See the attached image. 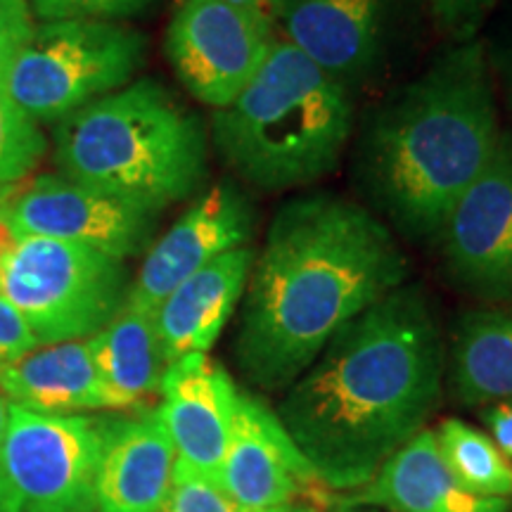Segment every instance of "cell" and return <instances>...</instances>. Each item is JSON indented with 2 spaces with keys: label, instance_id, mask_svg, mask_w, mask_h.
<instances>
[{
  "label": "cell",
  "instance_id": "cell-1",
  "mask_svg": "<svg viewBox=\"0 0 512 512\" xmlns=\"http://www.w3.org/2000/svg\"><path fill=\"white\" fill-rule=\"evenodd\" d=\"M446 382V342L418 285L344 325L283 392L275 415L332 494H354L427 430Z\"/></svg>",
  "mask_w": 512,
  "mask_h": 512
},
{
  "label": "cell",
  "instance_id": "cell-2",
  "mask_svg": "<svg viewBox=\"0 0 512 512\" xmlns=\"http://www.w3.org/2000/svg\"><path fill=\"white\" fill-rule=\"evenodd\" d=\"M408 283V259L375 211L306 192L275 211L254 256L235 358L261 392H285L325 344Z\"/></svg>",
  "mask_w": 512,
  "mask_h": 512
},
{
  "label": "cell",
  "instance_id": "cell-3",
  "mask_svg": "<svg viewBox=\"0 0 512 512\" xmlns=\"http://www.w3.org/2000/svg\"><path fill=\"white\" fill-rule=\"evenodd\" d=\"M501 133L484 43H453L370 124L361 155L370 197L408 238H439Z\"/></svg>",
  "mask_w": 512,
  "mask_h": 512
},
{
  "label": "cell",
  "instance_id": "cell-4",
  "mask_svg": "<svg viewBox=\"0 0 512 512\" xmlns=\"http://www.w3.org/2000/svg\"><path fill=\"white\" fill-rule=\"evenodd\" d=\"M354 131L351 88L275 36L238 98L211 117V140L235 176L261 192L309 188L337 169Z\"/></svg>",
  "mask_w": 512,
  "mask_h": 512
},
{
  "label": "cell",
  "instance_id": "cell-5",
  "mask_svg": "<svg viewBox=\"0 0 512 512\" xmlns=\"http://www.w3.org/2000/svg\"><path fill=\"white\" fill-rule=\"evenodd\" d=\"M207 162L202 119L155 79H133L55 126L62 176L157 214L197 192Z\"/></svg>",
  "mask_w": 512,
  "mask_h": 512
},
{
  "label": "cell",
  "instance_id": "cell-6",
  "mask_svg": "<svg viewBox=\"0 0 512 512\" xmlns=\"http://www.w3.org/2000/svg\"><path fill=\"white\" fill-rule=\"evenodd\" d=\"M128 287L124 261L67 240L17 238L0 264V297L43 347L93 337L124 309Z\"/></svg>",
  "mask_w": 512,
  "mask_h": 512
},
{
  "label": "cell",
  "instance_id": "cell-7",
  "mask_svg": "<svg viewBox=\"0 0 512 512\" xmlns=\"http://www.w3.org/2000/svg\"><path fill=\"white\" fill-rule=\"evenodd\" d=\"M145 48V36L121 22H43L12 64L5 93L34 121L57 124L131 83Z\"/></svg>",
  "mask_w": 512,
  "mask_h": 512
},
{
  "label": "cell",
  "instance_id": "cell-8",
  "mask_svg": "<svg viewBox=\"0 0 512 512\" xmlns=\"http://www.w3.org/2000/svg\"><path fill=\"white\" fill-rule=\"evenodd\" d=\"M112 418L48 415L10 403L0 472L24 512H95V484Z\"/></svg>",
  "mask_w": 512,
  "mask_h": 512
},
{
  "label": "cell",
  "instance_id": "cell-9",
  "mask_svg": "<svg viewBox=\"0 0 512 512\" xmlns=\"http://www.w3.org/2000/svg\"><path fill=\"white\" fill-rule=\"evenodd\" d=\"M275 36L273 19L228 0H178L164 53L192 98L223 110L259 72Z\"/></svg>",
  "mask_w": 512,
  "mask_h": 512
},
{
  "label": "cell",
  "instance_id": "cell-10",
  "mask_svg": "<svg viewBox=\"0 0 512 512\" xmlns=\"http://www.w3.org/2000/svg\"><path fill=\"white\" fill-rule=\"evenodd\" d=\"M157 211L107 195L67 176L43 174L0 204L15 238H53L124 261L152 242Z\"/></svg>",
  "mask_w": 512,
  "mask_h": 512
},
{
  "label": "cell",
  "instance_id": "cell-11",
  "mask_svg": "<svg viewBox=\"0 0 512 512\" xmlns=\"http://www.w3.org/2000/svg\"><path fill=\"white\" fill-rule=\"evenodd\" d=\"M446 271L484 302L512 299V133L503 131L484 166L439 230Z\"/></svg>",
  "mask_w": 512,
  "mask_h": 512
},
{
  "label": "cell",
  "instance_id": "cell-12",
  "mask_svg": "<svg viewBox=\"0 0 512 512\" xmlns=\"http://www.w3.org/2000/svg\"><path fill=\"white\" fill-rule=\"evenodd\" d=\"M256 230V211L245 190L235 183H216L192 200L145 254L143 266L128 287L126 304L155 316L159 304L183 280L202 271L219 256L249 247Z\"/></svg>",
  "mask_w": 512,
  "mask_h": 512
},
{
  "label": "cell",
  "instance_id": "cell-13",
  "mask_svg": "<svg viewBox=\"0 0 512 512\" xmlns=\"http://www.w3.org/2000/svg\"><path fill=\"white\" fill-rule=\"evenodd\" d=\"M216 484L252 512L285 510L304 489L323 486L273 408L252 392H240Z\"/></svg>",
  "mask_w": 512,
  "mask_h": 512
},
{
  "label": "cell",
  "instance_id": "cell-14",
  "mask_svg": "<svg viewBox=\"0 0 512 512\" xmlns=\"http://www.w3.org/2000/svg\"><path fill=\"white\" fill-rule=\"evenodd\" d=\"M159 396L176 465L216 482L240 399L233 377L209 354H190L166 366Z\"/></svg>",
  "mask_w": 512,
  "mask_h": 512
},
{
  "label": "cell",
  "instance_id": "cell-15",
  "mask_svg": "<svg viewBox=\"0 0 512 512\" xmlns=\"http://www.w3.org/2000/svg\"><path fill=\"white\" fill-rule=\"evenodd\" d=\"M278 24L306 60L351 88L380 62L387 0H285Z\"/></svg>",
  "mask_w": 512,
  "mask_h": 512
},
{
  "label": "cell",
  "instance_id": "cell-16",
  "mask_svg": "<svg viewBox=\"0 0 512 512\" xmlns=\"http://www.w3.org/2000/svg\"><path fill=\"white\" fill-rule=\"evenodd\" d=\"M380 508L384 512H510L512 501L470 491L441 456L434 430L399 448L363 489L342 498V510Z\"/></svg>",
  "mask_w": 512,
  "mask_h": 512
},
{
  "label": "cell",
  "instance_id": "cell-17",
  "mask_svg": "<svg viewBox=\"0 0 512 512\" xmlns=\"http://www.w3.org/2000/svg\"><path fill=\"white\" fill-rule=\"evenodd\" d=\"M176 472V451L155 408L114 418L107 430L95 512H159Z\"/></svg>",
  "mask_w": 512,
  "mask_h": 512
},
{
  "label": "cell",
  "instance_id": "cell-18",
  "mask_svg": "<svg viewBox=\"0 0 512 512\" xmlns=\"http://www.w3.org/2000/svg\"><path fill=\"white\" fill-rule=\"evenodd\" d=\"M256 249L240 247L183 280L155 311L166 366L190 354H209L245 297Z\"/></svg>",
  "mask_w": 512,
  "mask_h": 512
},
{
  "label": "cell",
  "instance_id": "cell-19",
  "mask_svg": "<svg viewBox=\"0 0 512 512\" xmlns=\"http://www.w3.org/2000/svg\"><path fill=\"white\" fill-rule=\"evenodd\" d=\"M0 389L17 406L48 415L114 411L88 339L46 344L0 366Z\"/></svg>",
  "mask_w": 512,
  "mask_h": 512
},
{
  "label": "cell",
  "instance_id": "cell-20",
  "mask_svg": "<svg viewBox=\"0 0 512 512\" xmlns=\"http://www.w3.org/2000/svg\"><path fill=\"white\" fill-rule=\"evenodd\" d=\"M446 380L460 406L512 399V309L489 306L458 318L446 347Z\"/></svg>",
  "mask_w": 512,
  "mask_h": 512
},
{
  "label": "cell",
  "instance_id": "cell-21",
  "mask_svg": "<svg viewBox=\"0 0 512 512\" xmlns=\"http://www.w3.org/2000/svg\"><path fill=\"white\" fill-rule=\"evenodd\" d=\"M88 347L114 411H143L159 394L166 361L155 316L124 304L105 328L88 337Z\"/></svg>",
  "mask_w": 512,
  "mask_h": 512
},
{
  "label": "cell",
  "instance_id": "cell-22",
  "mask_svg": "<svg viewBox=\"0 0 512 512\" xmlns=\"http://www.w3.org/2000/svg\"><path fill=\"white\" fill-rule=\"evenodd\" d=\"M439 451L467 489L479 496L512 501V465L489 432L460 418H446L434 430Z\"/></svg>",
  "mask_w": 512,
  "mask_h": 512
},
{
  "label": "cell",
  "instance_id": "cell-23",
  "mask_svg": "<svg viewBox=\"0 0 512 512\" xmlns=\"http://www.w3.org/2000/svg\"><path fill=\"white\" fill-rule=\"evenodd\" d=\"M46 147L36 121L0 93V190L24 181L41 164Z\"/></svg>",
  "mask_w": 512,
  "mask_h": 512
},
{
  "label": "cell",
  "instance_id": "cell-24",
  "mask_svg": "<svg viewBox=\"0 0 512 512\" xmlns=\"http://www.w3.org/2000/svg\"><path fill=\"white\" fill-rule=\"evenodd\" d=\"M287 510V508H285ZM273 510V512H285ZM159 512H252L230 498L219 484L176 465L174 484Z\"/></svg>",
  "mask_w": 512,
  "mask_h": 512
},
{
  "label": "cell",
  "instance_id": "cell-25",
  "mask_svg": "<svg viewBox=\"0 0 512 512\" xmlns=\"http://www.w3.org/2000/svg\"><path fill=\"white\" fill-rule=\"evenodd\" d=\"M34 15L43 22L55 19H119L133 17L143 12L152 0H27Z\"/></svg>",
  "mask_w": 512,
  "mask_h": 512
},
{
  "label": "cell",
  "instance_id": "cell-26",
  "mask_svg": "<svg viewBox=\"0 0 512 512\" xmlns=\"http://www.w3.org/2000/svg\"><path fill=\"white\" fill-rule=\"evenodd\" d=\"M439 31L451 43L475 41L498 0H427Z\"/></svg>",
  "mask_w": 512,
  "mask_h": 512
},
{
  "label": "cell",
  "instance_id": "cell-27",
  "mask_svg": "<svg viewBox=\"0 0 512 512\" xmlns=\"http://www.w3.org/2000/svg\"><path fill=\"white\" fill-rule=\"evenodd\" d=\"M34 31V12L27 0H0V93H5L12 64L27 48Z\"/></svg>",
  "mask_w": 512,
  "mask_h": 512
},
{
  "label": "cell",
  "instance_id": "cell-28",
  "mask_svg": "<svg viewBox=\"0 0 512 512\" xmlns=\"http://www.w3.org/2000/svg\"><path fill=\"white\" fill-rule=\"evenodd\" d=\"M36 347H41V344H38L27 320L22 318V313L8 299L0 297V366L17 361Z\"/></svg>",
  "mask_w": 512,
  "mask_h": 512
},
{
  "label": "cell",
  "instance_id": "cell-29",
  "mask_svg": "<svg viewBox=\"0 0 512 512\" xmlns=\"http://www.w3.org/2000/svg\"><path fill=\"white\" fill-rule=\"evenodd\" d=\"M482 422L489 430V437L496 441L501 453L512 465V399L489 403L482 408Z\"/></svg>",
  "mask_w": 512,
  "mask_h": 512
},
{
  "label": "cell",
  "instance_id": "cell-30",
  "mask_svg": "<svg viewBox=\"0 0 512 512\" xmlns=\"http://www.w3.org/2000/svg\"><path fill=\"white\" fill-rule=\"evenodd\" d=\"M228 3L238 5V8H245L249 12H259V15H264L275 22L285 0H228Z\"/></svg>",
  "mask_w": 512,
  "mask_h": 512
},
{
  "label": "cell",
  "instance_id": "cell-31",
  "mask_svg": "<svg viewBox=\"0 0 512 512\" xmlns=\"http://www.w3.org/2000/svg\"><path fill=\"white\" fill-rule=\"evenodd\" d=\"M0 512H24L17 491L12 489L3 472H0Z\"/></svg>",
  "mask_w": 512,
  "mask_h": 512
},
{
  "label": "cell",
  "instance_id": "cell-32",
  "mask_svg": "<svg viewBox=\"0 0 512 512\" xmlns=\"http://www.w3.org/2000/svg\"><path fill=\"white\" fill-rule=\"evenodd\" d=\"M15 235H12V230L8 228V223L0 219V264H3V259L8 256V252L15 245Z\"/></svg>",
  "mask_w": 512,
  "mask_h": 512
},
{
  "label": "cell",
  "instance_id": "cell-33",
  "mask_svg": "<svg viewBox=\"0 0 512 512\" xmlns=\"http://www.w3.org/2000/svg\"><path fill=\"white\" fill-rule=\"evenodd\" d=\"M501 72H503V81H505V93H508V102L512 107V46L508 48V53H505Z\"/></svg>",
  "mask_w": 512,
  "mask_h": 512
},
{
  "label": "cell",
  "instance_id": "cell-34",
  "mask_svg": "<svg viewBox=\"0 0 512 512\" xmlns=\"http://www.w3.org/2000/svg\"><path fill=\"white\" fill-rule=\"evenodd\" d=\"M8 413H10V403L0 396V446H3L5 427H8Z\"/></svg>",
  "mask_w": 512,
  "mask_h": 512
},
{
  "label": "cell",
  "instance_id": "cell-35",
  "mask_svg": "<svg viewBox=\"0 0 512 512\" xmlns=\"http://www.w3.org/2000/svg\"><path fill=\"white\" fill-rule=\"evenodd\" d=\"M285 512H318L313 505H304V503H297V505H290Z\"/></svg>",
  "mask_w": 512,
  "mask_h": 512
},
{
  "label": "cell",
  "instance_id": "cell-36",
  "mask_svg": "<svg viewBox=\"0 0 512 512\" xmlns=\"http://www.w3.org/2000/svg\"><path fill=\"white\" fill-rule=\"evenodd\" d=\"M8 197H10V192H8V188H3V190H0V204H3L5 200H8Z\"/></svg>",
  "mask_w": 512,
  "mask_h": 512
},
{
  "label": "cell",
  "instance_id": "cell-37",
  "mask_svg": "<svg viewBox=\"0 0 512 512\" xmlns=\"http://www.w3.org/2000/svg\"><path fill=\"white\" fill-rule=\"evenodd\" d=\"M342 512H384V510H368V508H354V510H342Z\"/></svg>",
  "mask_w": 512,
  "mask_h": 512
}]
</instances>
